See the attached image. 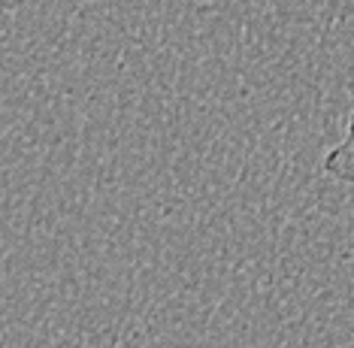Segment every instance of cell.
<instances>
[{
  "instance_id": "1",
  "label": "cell",
  "mask_w": 354,
  "mask_h": 348,
  "mask_svg": "<svg viewBox=\"0 0 354 348\" xmlns=\"http://www.w3.org/2000/svg\"><path fill=\"white\" fill-rule=\"evenodd\" d=\"M321 167H324V173L333 182L354 188V103H351V112H348V121H345L339 143L324 155V164Z\"/></svg>"
}]
</instances>
